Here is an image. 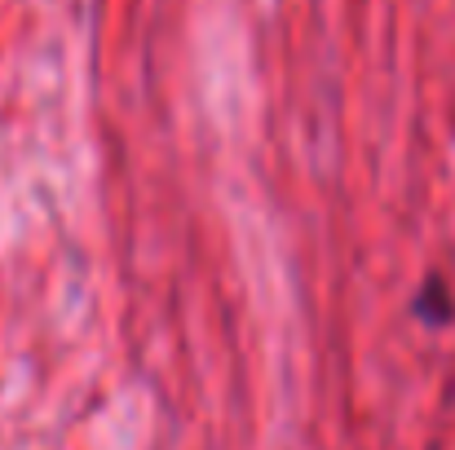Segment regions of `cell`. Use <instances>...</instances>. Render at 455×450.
<instances>
[{
  "label": "cell",
  "instance_id": "6da1fadb",
  "mask_svg": "<svg viewBox=\"0 0 455 450\" xmlns=\"http://www.w3.org/2000/svg\"><path fill=\"white\" fill-rule=\"evenodd\" d=\"M429 309H438V322H447L451 318V300H447V288H443V279H429L425 283V296H420V313L429 318Z\"/></svg>",
  "mask_w": 455,
  "mask_h": 450
}]
</instances>
